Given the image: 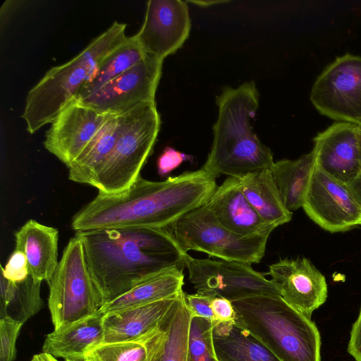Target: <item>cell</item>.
<instances>
[{"instance_id":"cell-1","label":"cell","mask_w":361,"mask_h":361,"mask_svg":"<svg viewBox=\"0 0 361 361\" xmlns=\"http://www.w3.org/2000/svg\"><path fill=\"white\" fill-rule=\"evenodd\" d=\"M216 177L201 168L162 181L142 176L126 190L98 195L72 218L78 231L128 228H171L183 216L209 202Z\"/></svg>"},{"instance_id":"cell-2","label":"cell","mask_w":361,"mask_h":361,"mask_svg":"<svg viewBox=\"0 0 361 361\" xmlns=\"http://www.w3.org/2000/svg\"><path fill=\"white\" fill-rule=\"evenodd\" d=\"M104 305L161 271L185 267L170 228H128L76 232Z\"/></svg>"},{"instance_id":"cell-3","label":"cell","mask_w":361,"mask_h":361,"mask_svg":"<svg viewBox=\"0 0 361 361\" xmlns=\"http://www.w3.org/2000/svg\"><path fill=\"white\" fill-rule=\"evenodd\" d=\"M218 117L213 129L211 150L202 168L216 178H240L270 169L273 154L253 133L251 120L259 107V92L254 81L236 88L226 87L216 97Z\"/></svg>"},{"instance_id":"cell-4","label":"cell","mask_w":361,"mask_h":361,"mask_svg":"<svg viewBox=\"0 0 361 361\" xmlns=\"http://www.w3.org/2000/svg\"><path fill=\"white\" fill-rule=\"evenodd\" d=\"M232 303L235 323L281 361H322L317 326L281 295H256Z\"/></svg>"},{"instance_id":"cell-5","label":"cell","mask_w":361,"mask_h":361,"mask_svg":"<svg viewBox=\"0 0 361 361\" xmlns=\"http://www.w3.org/2000/svg\"><path fill=\"white\" fill-rule=\"evenodd\" d=\"M126 24L115 21L68 62L50 68L28 92L22 118L31 134L51 123L90 82L102 61L126 40Z\"/></svg>"},{"instance_id":"cell-6","label":"cell","mask_w":361,"mask_h":361,"mask_svg":"<svg viewBox=\"0 0 361 361\" xmlns=\"http://www.w3.org/2000/svg\"><path fill=\"white\" fill-rule=\"evenodd\" d=\"M118 134L114 150L94 185L98 192L119 193L129 188L152 152L161 126L155 102L118 114Z\"/></svg>"},{"instance_id":"cell-7","label":"cell","mask_w":361,"mask_h":361,"mask_svg":"<svg viewBox=\"0 0 361 361\" xmlns=\"http://www.w3.org/2000/svg\"><path fill=\"white\" fill-rule=\"evenodd\" d=\"M48 285L54 329L94 314L104 305L88 269L82 241L75 235L65 247Z\"/></svg>"},{"instance_id":"cell-8","label":"cell","mask_w":361,"mask_h":361,"mask_svg":"<svg viewBox=\"0 0 361 361\" xmlns=\"http://www.w3.org/2000/svg\"><path fill=\"white\" fill-rule=\"evenodd\" d=\"M170 229L185 253L195 250L250 265L263 258L269 236L242 235L230 231L218 221L207 204L183 216Z\"/></svg>"},{"instance_id":"cell-9","label":"cell","mask_w":361,"mask_h":361,"mask_svg":"<svg viewBox=\"0 0 361 361\" xmlns=\"http://www.w3.org/2000/svg\"><path fill=\"white\" fill-rule=\"evenodd\" d=\"M188 279L196 293L233 302L256 295H281L278 286L250 264L210 258L197 259L187 254Z\"/></svg>"},{"instance_id":"cell-10","label":"cell","mask_w":361,"mask_h":361,"mask_svg":"<svg viewBox=\"0 0 361 361\" xmlns=\"http://www.w3.org/2000/svg\"><path fill=\"white\" fill-rule=\"evenodd\" d=\"M310 101L322 114L341 122L361 123V56L346 54L317 77Z\"/></svg>"},{"instance_id":"cell-11","label":"cell","mask_w":361,"mask_h":361,"mask_svg":"<svg viewBox=\"0 0 361 361\" xmlns=\"http://www.w3.org/2000/svg\"><path fill=\"white\" fill-rule=\"evenodd\" d=\"M163 61L147 54L140 63L95 92L77 99L94 109L120 114L146 102H155Z\"/></svg>"},{"instance_id":"cell-12","label":"cell","mask_w":361,"mask_h":361,"mask_svg":"<svg viewBox=\"0 0 361 361\" xmlns=\"http://www.w3.org/2000/svg\"><path fill=\"white\" fill-rule=\"evenodd\" d=\"M302 207L314 223L331 233L346 231L361 224V208L349 185L317 166Z\"/></svg>"},{"instance_id":"cell-13","label":"cell","mask_w":361,"mask_h":361,"mask_svg":"<svg viewBox=\"0 0 361 361\" xmlns=\"http://www.w3.org/2000/svg\"><path fill=\"white\" fill-rule=\"evenodd\" d=\"M111 114L73 99L51 121L45 133L44 147L68 167L92 142Z\"/></svg>"},{"instance_id":"cell-14","label":"cell","mask_w":361,"mask_h":361,"mask_svg":"<svg viewBox=\"0 0 361 361\" xmlns=\"http://www.w3.org/2000/svg\"><path fill=\"white\" fill-rule=\"evenodd\" d=\"M190 28L186 1L149 0L143 24L135 35L147 54L164 60L183 45Z\"/></svg>"},{"instance_id":"cell-15","label":"cell","mask_w":361,"mask_h":361,"mask_svg":"<svg viewBox=\"0 0 361 361\" xmlns=\"http://www.w3.org/2000/svg\"><path fill=\"white\" fill-rule=\"evenodd\" d=\"M267 274L283 300L308 319L326 300V279L307 258L281 259L269 266Z\"/></svg>"},{"instance_id":"cell-16","label":"cell","mask_w":361,"mask_h":361,"mask_svg":"<svg viewBox=\"0 0 361 361\" xmlns=\"http://www.w3.org/2000/svg\"><path fill=\"white\" fill-rule=\"evenodd\" d=\"M361 129L357 123L337 122L313 139L316 166L350 184L361 173Z\"/></svg>"},{"instance_id":"cell-17","label":"cell","mask_w":361,"mask_h":361,"mask_svg":"<svg viewBox=\"0 0 361 361\" xmlns=\"http://www.w3.org/2000/svg\"><path fill=\"white\" fill-rule=\"evenodd\" d=\"M207 205L224 226L238 234L269 235L276 228L267 224L251 206L238 178L228 177L217 186Z\"/></svg>"},{"instance_id":"cell-18","label":"cell","mask_w":361,"mask_h":361,"mask_svg":"<svg viewBox=\"0 0 361 361\" xmlns=\"http://www.w3.org/2000/svg\"><path fill=\"white\" fill-rule=\"evenodd\" d=\"M59 231L36 220L26 221L15 233V250L27 259L30 275L38 283H47L57 265Z\"/></svg>"},{"instance_id":"cell-19","label":"cell","mask_w":361,"mask_h":361,"mask_svg":"<svg viewBox=\"0 0 361 361\" xmlns=\"http://www.w3.org/2000/svg\"><path fill=\"white\" fill-rule=\"evenodd\" d=\"M178 295L104 315L102 343L134 339L156 329L167 317Z\"/></svg>"},{"instance_id":"cell-20","label":"cell","mask_w":361,"mask_h":361,"mask_svg":"<svg viewBox=\"0 0 361 361\" xmlns=\"http://www.w3.org/2000/svg\"><path fill=\"white\" fill-rule=\"evenodd\" d=\"M104 315L97 312L48 334L42 352L56 358L84 359L91 348L103 342Z\"/></svg>"},{"instance_id":"cell-21","label":"cell","mask_w":361,"mask_h":361,"mask_svg":"<svg viewBox=\"0 0 361 361\" xmlns=\"http://www.w3.org/2000/svg\"><path fill=\"white\" fill-rule=\"evenodd\" d=\"M183 269L173 268L157 274L105 303L98 311L102 315L176 297L183 290Z\"/></svg>"},{"instance_id":"cell-22","label":"cell","mask_w":361,"mask_h":361,"mask_svg":"<svg viewBox=\"0 0 361 361\" xmlns=\"http://www.w3.org/2000/svg\"><path fill=\"white\" fill-rule=\"evenodd\" d=\"M238 179L245 197L267 224L276 228L291 220L293 212L285 207L270 169L252 172Z\"/></svg>"},{"instance_id":"cell-23","label":"cell","mask_w":361,"mask_h":361,"mask_svg":"<svg viewBox=\"0 0 361 361\" xmlns=\"http://www.w3.org/2000/svg\"><path fill=\"white\" fill-rule=\"evenodd\" d=\"M212 337L219 361H281L235 322L214 324Z\"/></svg>"},{"instance_id":"cell-24","label":"cell","mask_w":361,"mask_h":361,"mask_svg":"<svg viewBox=\"0 0 361 361\" xmlns=\"http://www.w3.org/2000/svg\"><path fill=\"white\" fill-rule=\"evenodd\" d=\"M315 168L314 149L294 160L283 159L274 162L270 169L272 178L285 207L290 212L302 207Z\"/></svg>"},{"instance_id":"cell-25","label":"cell","mask_w":361,"mask_h":361,"mask_svg":"<svg viewBox=\"0 0 361 361\" xmlns=\"http://www.w3.org/2000/svg\"><path fill=\"white\" fill-rule=\"evenodd\" d=\"M118 134V114H114L79 157L67 167L68 179L94 187L99 173L114 150Z\"/></svg>"},{"instance_id":"cell-26","label":"cell","mask_w":361,"mask_h":361,"mask_svg":"<svg viewBox=\"0 0 361 361\" xmlns=\"http://www.w3.org/2000/svg\"><path fill=\"white\" fill-rule=\"evenodd\" d=\"M192 317L182 290L164 321V337L150 361H190L188 341Z\"/></svg>"},{"instance_id":"cell-27","label":"cell","mask_w":361,"mask_h":361,"mask_svg":"<svg viewBox=\"0 0 361 361\" xmlns=\"http://www.w3.org/2000/svg\"><path fill=\"white\" fill-rule=\"evenodd\" d=\"M164 321L156 329L136 338L102 343L88 350L84 359L85 361H150L163 339Z\"/></svg>"},{"instance_id":"cell-28","label":"cell","mask_w":361,"mask_h":361,"mask_svg":"<svg viewBox=\"0 0 361 361\" xmlns=\"http://www.w3.org/2000/svg\"><path fill=\"white\" fill-rule=\"evenodd\" d=\"M146 56L135 35L127 37L102 61L94 77L80 90L75 99H82L95 92L140 63Z\"/></svg>"},{"instance_id":"cell-29","label":"cell","mask_w":361,"mask_h":361,"mask_svg":"<svg viewBox=\"0 0 361 361\" xmlns=\"http://www.w3.org/2000/svg\"><path fill=\"white\" fill-rule=\"evenodd\" d=\"M0 318L11 317L23 324L42 307L41 283L31 276L13 283L1 275Z\"/></svg>"},{"instance_id":"cell-30","label":"cell","mask_w":361,"mask_h":361,"mask_svg":"<svg viewBox=\"0 0 361 361\" xmlns=\"http://www.w3.org/2000/svg\"><path fill=\"white\" fill-rule=\"evenodd\" d=\"M213 326L212 322L192 315L188 341L190 361H219L213 343Z\"/></svg>"},{"instance_id":"cell-31","label":"cell","mask_w":361,"mask_h":361,"mask_svg":"<svg viewBox=\"0 0 361 361\" xmlns=\"http://www.w3.org/2000/svg\"><path fill=\"white\" fill-rule=\"evenodd\" d=\"M23 322L11 317L0 318V361H14L16 358V341Z\"/></svg>"},{"instance_id":"cell-32","label":"cell","mask_w":361,"mask_h":361,"mask_svg":"<svg viewBox=\"0 0 361 361\" xmlns=\"http://www.w3.org/2000/svg\"><path fill=\"white\" fill-rule=\"evenodd\" d=\"M2 275L7 281L18 283L25 280L30 275L25 255L14 250L4 267H1Z\"/></svg>"},{"instance_id":"cell-33","label":"cell","mask_w":361,"mask_h":361,"mask_svg":"<svg viewBox=\"0 0 361 361\" xmlns=\"http://www.w3.org/2000/svg\"><path fill=\"white\" fill-rule=\"evenodd\" d=\"M193 157L181 152L171 147H166L157 159V171L164 176L178 168L183 162L192 161Z\"/></svg>"},{"instance_id":"cell-34","label":"cell","mask_w":361,"mask_h":361,"mask_svg":"<svg viewBox=\"0 0 361 361\" xmlns=\"http://www.w3.org/2000/svg\"><path fill=\"white\" fill-rule=\"evenodd\" d=\"M212 297L200 293L186 294L185 300L193 316L207 319L214 323V317L212 309Z\"/></svg>"},{"instance_id":"cell-35","label":"cell","mask_w":361,"mask_h":361,"mask_svg":"<svg viewBox=\"0 0 361 361\" xmlns=\"http://www.w3.org/2000/svg\"><path fill=\"white\" fill-rule=\"evenodd\" d=\"M212 309L214 323H227L235 321V310L231 301L221 297H214L212 300Z\"/></svg>"},{"instance_id":"cell-36","label":"cell","mask_w":361,"mask_h":361,"mask_svg":"<svg viewBox=\"0 0 361 361\" xmlns=\"http://www.w3.org/2000/svg\"><path fill=\"white\" fill-rule=\"evenodd\" d=\"M348 351L356 361H361V307L352 326Z\"/></svg>"},{"instance_id":"cell-37","label":"cell","mask_w":361,"mask_h":361,"mask_svg":"<svg viewBox=\"0 0 361 361\" xmlns=\"http://www.w3.org/2000/svg\"><path fill=\"white\" fill-rule=\"evenodd\" d=\"M20 1H6L4 3L1 8H4L1 9V11H5V15L3 16H1V27H3V25L4 24L6 25V23L8 22L9 18H11L13 16V13L18 11L20 6L18 5Z\"/></svg>"},{"instance_id":"cell-38","label":"cell","mask_w":361,"mask_h":361,"mask_svg":"<svg viewBox=\"0 0 361 361\" xmlns=\"http://www.w3.org/2000/svg\"><path fill=\"white\" fill-rule=\"evenodd\" d=\"M349 186L361 208V173L349 184Z\"/></svg>"},{"instance_id":"cell-39","label":"cell","mask_w":361,"mask_h":361,"mask_svg":"<svg viewBox=\"0 0 361 361\" xmlns=\"http://www.w3.org/2000/svg\"><path fill=\"white\" fill-rule=\"evenodd\" d=\"M32 361H59L56 357L46 353H40L33 356Z\"/></svg>"},{"instance_id":"cell-40","label":"cell","mask_w":361,"mask_h":361,"mask_svg":"<svg viewBox=\"0 0 361 361\" xmlns=\"http://www.w3.org/2000/svg\"><path fill=\"white\" fill-rule=\"evenodd\" d=\"M65 361H85V359H79V360H65Z\"/></svg>"},{"instance_id":"cell-41","label":"cell","mask_w":361,"mask_h":361,"mask_svg":"<svg viewBox=\"0 0 361 361\" xmlns=\"http://www.w3.org/2000/svg\"><path fill=\"white\" fill-rule=\"evenodd\" d=\"M360 146H361V137H360Z\"/></svg>"},{"instance_id":"cell-42","label":"cell","mask_w":361,"mask_h":361,"mask_svg":"<svg viewBox=\"0 0 361 361\" xmlns=\"http://www.w3.org/2000/svg\"><path fill=\"white\" fill-rule=\"evenodd\" d=\"M359 125H360V129H361V123H360V124H359Z\"/></svg>"}]
</instances>
